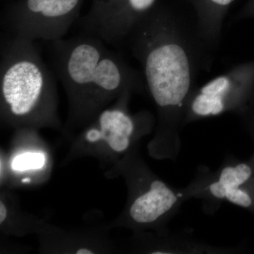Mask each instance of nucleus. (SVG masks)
<instances>
[{
	"label": "nucleus",
	"instance_id": "nucleus-1",
	"mask_svg": "<svg viewBox=\"0 0 254 254\" xmlns=\"http://www.w3.org/2000/svg\"><path fill=\"white\" fill-rule=\"evenodd\" d=\"M132 53L143 70L145 86L158 110L155 155L175 161L180 154V131L187 103L195 89L203 51L173 11L158 3L137 24L129 38Z\"/></svg>",
	"mask_w": 254,
	"mask_h": 254
},
{
	"label": "nucleus",
	"instance_id": "nucleus-2",
	"mask_svg": "<svg viewBox=\"0 0 254 254\" xmlns=\"http://www.w3.org/2000/svg\"><path fill=\"white\" fill-rule=\"evenodd\" d=\"M58 77L81 115H89L128 87L145 86L136 70L91 35L51 42Z\"/></svg>",
	"mask_w": 254,
	"mask_h": 254
},
{
	"label": "nucleus",
	"instance_id": "nucleus-3",
	"mask_svg": "<svg viewBox=\"0 0 254 254\" xmlns=\"http://www.w3.org/2000/svg\"><path fill=\"white\" fill-rule=\"evenodd\" d=\"M34 41L11 36L1 43L0 86L5 113L21 123L52 118L56 84Z\"/></svg>",
	"mask_w": 254,
	"mask_h": 254
},
{
	"label": "nucleus",
	"instance_id": "nucleus-4",
	"mask_svg": "<svg viewBox=\"0 0 254 254\" xmlns=\"http://www.w3.org/2000/svg\"><path fill=\"white\" fill-rule=\"evenodd\" d=\"M185 200H202L203 210L214 214L224 202L254 214V165L250 160L228 155L218 170L198 167L195 177L182 188Z\"/></svg>",
	"mask_w": 254,
	"mask_h": 254
},
{
	"label": "nucleus",
	"instance_id": "nucleus-5",
	"mask_svg": "<svg viewBox=\"0 0 254 254\" xmlns=\"http://www.w3.org/2000/svg\"><path fill=\"white\" fill-rule=\"evenodd\" d=\"M254 95V60L239 64L214 78L190 95L184 126L198 120L237 114Z\"/></svg>",
	"mask_w": 254,
	"mask_h": 254
},
{
	"label": "nucleus",
	"instance_id": "nucleus-6",
	"mask_svg": "<svg viewBox=\"0 0 254 254\" xmlns=\"http://www.w3.org/2000/svg\"><path fill=\"white\" fill-rule=\"evenodd\" d=\"M85 0H18L6 21L12 36L36 41L63 39L79 16Z\"/></svg>",
	"mask_w": 254,
	"mask_h": 254
},
{
	"label": "nucleus",
	"instance_id": "nucleus-7",
	"mask_svg": "<svg viewBox=\"0 0 254 254\" xmlns=\"http://www.w3.org/2000/svg\"><path fill=\"white\" fill-rule=\"evenodd\" d=\"M158 3V0H92L81 24L86 34L120 46Z\"/></svg>",
	"mask_w": 254,
	"mask_h": 254
},
{
	"label": "nucleus",
	"instance_id": "nucleus-8",
	"mask_svg": "<svg viewBox=\"0 0 254 254\" xmlns=\"http://www.w3.org/2000/svg\"><path fill=\"white\" fill-rule=\"evenodd\" d=\"M136 193L128 209V216L136 225H166L185 203L182 188H175L156 177H148L146 187Z\"/></svg>",
	"mask_w": 254,
	"mask_h": 254
},
{
	"label": "nucleus",
	"instance_id": "nucleus-9",
	"mask_svg": "<svg viewBox=\"0 0 254 254\" xmlns=\"http://www.w3.org/2000/svg\"><path fill=\"white\" fill-rule=\"evenodd\" d=\"M134 90L131 87L127 88L120 95L121 106L105 110L98 118L100 141H106L118 153L128 150L131 140L139 131L140 124L148 120L144 115L132 116L123 107L127 97Z\"/></svg>",
	"mask_w": 254,
	"mask_h": 254
},
{
	"label": "nucleus",
	"instance_id": "nucleus-10",
	"mask_svg": "<svg viewBox=\"0 0 254 254\" xmlns=\"http://www.w3.org/2000/svg\"><path fill=\"white\" fill-rule=\"evenodd\" d=\"M195 10V33L208 50L218 45L224 19L235 0H185Z\"/></svg>",
	"mask_w": 254,
	"mask_h": 254
},
{
	"label": "nucleus",
	"instance_id": "nucleus-11",
	"mask_svg": "<svg viewBox=\"0 0 254 254\" xmlns=\"http://www.w3.org/2000/svg\"><path fill=\"white\" fill-rule=\"evenodd\" d=\"M46 158L42 153H26L18 155L13 160L11 168L15 171L37 170L44 166Z\"/></svg>",
	"mask_w": 254,
	"mask_h": 254
},
{
	"label": "nucleus",
	"instance_id": "nucleus-12",
	"mask_svg": "<svg viewBox=\"0 0 254 254\" xmlns=\"http://www.w3.org/2000/svg\"><path fill=\"white\" fill-rule=\"evenodd\" d=\"M248 132L254 143V153L249 159L254 165V95L243 109L236 114Z\"/></svg>",
	"mask_w": 254,
	"mask_h": 254
},
{
	"label": "nucleus",
	"instance_id": "nucleus-13",
	"mask_svg": "<svg viewBox=\"0 0 254 254\" xmlns=\"http://www.w3.org/2000/svg\"><path fill=\"white\" fill-rule=\"evenodd\" d=\"M237 18H253L254 19V0H249L237 15Z\"/></svg>",
	"mask_w": 254,
	"mask_h": 254
},
{
	"label": "nucleus",
	"instance_id": "nucleus-14",
	"mask_svg": "<svg viewBox=\"0 0 254 254\" xmlns=\"http://www.w3.org/2000/svg\"><path fill=\"white\" fill-rule=\"evenodd\" d=\"M7 215V210H6V206L2 202H0V222L2 223L4 221L5 219L6 218Z\"/></svg>",
	"mask_w": 254,
	"mask_h": 254
},
{
	"label": "nucleus",
	"instance_id": "nucleus-15",
	"mask_svg": "<svg viewBox=\"0 0 254 254\" xmlns=\"http://www.w3.org/2000/svg\"><path fill=\"white\" fill-rule=\"evenodd\" d=\"M76 254H93V252H91V250H87V249H80L78 250L77 252H76Z\"/></svg>",
	"mask_w": 254,
	"mask_h": 254
},
{
	"label": "nucleus",
	"instance_id": "nucleus-16",
	"mask_svg": "<svg viewBox=\"0 0 254 254\" xmlns=\"http://www.w3.org/2000/svg\"><path fill=\"white\" fill-rule=\"evenodd\" d=\"M23 183H28V182H31V180L29 178H24L23 179L22 181Z\"/></svg>",
	"mask_w": 254,
	"mask_h": 254
}]
</instances>
